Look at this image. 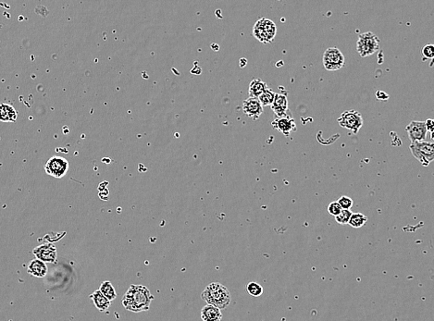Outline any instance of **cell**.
I'll return each instance as SVG.
<instances>
[{"instance_id":"obj_6","label":"cell","mask_w":434,"mask_h":321,"mask_svg":"<svg viewBox=\"0 0 434 321\" xmlns=\"http://www.w3.org/2000/svg\"><path fill=\"white\" fill-rule=\"evenodd\" d=\"M338 123L352 133L357 134L363 126L362 115L357 110H346L339 117Z\"/></svg>"},{"instance_id":"obj_3","label":"cell","mask_w":434,"mask_h":321,"mask_svg":"<svg viewBox=\"0 0 434 321\" xmlns=\"http://www.w3.org/2000/svg\"><path fill=\"white\" fill-rule=\"evenodd\" d=\"M277 33V26L273 21L261 18L257 21L253 27V35L260 43L264 44H270Z\"/></svg>"},{"instance_id":"obj_9","label":"cell","mask_w":434,"mask_h":321,"mask_svg":"<svg viewBox=\"0 0 434 321\" xmlns=\"http://www.w3.org/2000/svg\"><path fill=\"white\" fill-rule=\"evenodd\" d=\"M407 135L411 143L414 142H424L427 137V126L425 121H411L406 127Z\"/></svg>"},{"instance_id":"obj_26","label":"cell","mask_w":434,"mask_h":321,"mask_svg":"<svg viewBox=\"0 0 434 321\" xmlns=\"http://www.w3.org/2000/svg\"><path fill=\"white\" fill-rule=\"evenodd\" d=\"M338 203L340 204L343 209H348L351 210V207H353V199L350 198L349 196H343L338 199Z\"/></svg>"},{"instance_id":"obj_29","label":"cell","mask_w":434,"mask_h":321,"mask_svg":"<svg viewBox=\"0 0 434 321\" xmlns=\"http://www.w3.org/2000/svg\"><path fill=\"white\" fill-rule=\"evenodd\" d=\"M430 139H431V141H432V143H434V131L433 132H431V133H430Z\"/></svg>"},{"instance_id":"obj_21","label":"cell","mask_w":434,"mask_h":321,"mask_svg":"<svg viewBox=\"0 0 434 321\" xmlns=\"http://www.w3.org/2000/svg\"><path fill=\"white\" fill-rule=\"evenodd\" d=\"M275 97H276V93L269 88L259 97V99L263 107H267V106H271L273 104Z\"/></svg>"},{"instance_id":"obj_25","label":"cell","mask_w":434,"mask_h":321,"mask_svg":"<svg viewBox=\"0 0 434 321\" xmlns=\"http://www.w3.org/2000/svg\"><path fill=\"white\" fill-rule=\"evenodd\" d=\"M421 53L423 55L424 60H434V44L424 45Z\"/></svg>"},{"instance_id":"obj_8","label":"cell","mask_w":434,"mask_h":321,"mask_svg":"<svg viewBox=\"0 0 434 321\" xmlns=\"http://www.w3.org/2000/svg\"><path fill=\"white\" fill-rule=\"evenodd\" d=\"M44 170L50 176L57 179H61L69 170V162L66 158L55 156L50 158V160L46 162Z\"/></svg>"},{"instance_id":"obj_12","label":"cell","mask_w":434,"mask_h":321,"mask_svg":"<svg viewBox=\"0 0 434 321\" xmlns=\"http://www.w3.org/2000/svg\"><path fill=\"white\" fill-rule=\"evenodd\" d=\"M33 253L37 259L44 263H55L57 260V249L53 244L39 245L33 249Z\"/></svg>"},{"instance_id":"obj_7","label":"cell","mask_w":434,"mask_h":321,"mask_svg":"<svg viewBox=\"0 0 434 321\" xmlns=\"http://www.w3.org/2000/svg\"><path fill=\"white\" fill-rule=\"evenodd\" d=\"M345 56L340 49L330 48L325 50L323 54V65L327 71H338L345 67Z\"/></svg>"},{"instance_id":"obj_24","label":"cell","mask_w":434,"mask_h":321,"mask_svg":"<svg viewBox=\"0 0 434 321\" xmlns=\"http://www.w3.org/2000/svg\"><path fill=\"white\" fill-rule=\"evenodd\" d=\"M342 210H343V208H342L338 201L331 202V203L329 204L328 207H327L328 213L330 214V216H332L334 218L337 217L342 212Z\"/></svg>"},{"instance_id":"obj_14","label":"cell","mask_w":434,"mask_h":321,"mask_svg":"<svg viewBox=\"0 0 434 321\" xmlns=\"http://www.w3.org/2000/svg\"><path fill=\"white\" fill-rule=\"evenodd\" d=\"M201 318L203 321H221L222 314L220 308L214 305H207L201 310Z\"/></svg>"},{"instance_id":"obj_13","label":"cell","mask_w":434,"mask_h":321,"mask_svg":"<svg viewBox=\"0 0 434 321\" xmlns=\"http://www.w3.org/2000/svg\"><path fill=\"white\" fill-rule=\"evenodd\" d=\"M271 109L274 112L275 117H287L289 116V107H288V99L287 96L283 93L276 94L274 102L270 106Z\"/></svg>"},{"instance_id":"obj_2","label":"cell","mask_w":434,"mask_h":321,"mask_svg":"<svg viewBox=\"0 0 434 321\" xmlns=\"http://www.w3.org/2000/svg\"><path fill=\"white\" fill-rule=\"evenodd\" d=\"M202 299L208 304L225 309L231 301V293L221 283H212L208 285L201 294Z\"/></svg>"},{"instance_id":"obj_4","label":"cell","mask_w":434,"mask_h":321,"mask_svg":"<svg viewBox=\"0 0 434 321\" xmlns=\"http://www.w3.org/2000/svg\"><path fill=\"white\" fill-rule=\"evenodd\" d=\"M410 151L414 158L424 167H428L434 161V143L432 142H414L410 145Z\"/></svg>"},{"instance_id":"obj_19","label":"cell","mask_w":434,"mask_h":321,"mask_svg":"<svg viewBox=\"0 0 434 321\" xmlns=\"http://www.w3.org/2000/svg\"><path fill=\"white\" fill-rule=\"evenodd\" d=\"M368 222V217L365 216L362 213H353L351 218L349 220V225L352 228L359 229L362 228L364 225Z\"/></svg>"},{"instance_id":"obj_10","label":"cell","mask_w":434,"mask_h":321,"mask_svg":"<svg viewBox=\"0 0 434 321\" xmlns=\"http://www.w3.org/2000/svg\"><path fill=\"white\" fill-rule=\"evenodd\" d=\"M243 112L250 118L251 120H259V117L263 113V106L259 101V98H248L242 105Z\"/></svg>"},{"instance_id":"obj_20","label":"cell","mask_w":434,"mask_h":321,"mask_svg":"<svg viewBox=\"0 0 434 321\" xmlns=\"http://www.w3.org/2000/svg\"><path fill=\"white\" fill-rule=\"evenodd\" d=\"M99 290L101 291V293L104 294L105 296L110 300V302H112L113 300L116 299L117 294H116L115 289L113 287V285L111 284L109 281L103 282L102 284L100 285Z\"/></svg>"},{"instance_id":"obj_22","label":"cell","mask_w":434,"mask_h":321,"mask_svg":"<svg viewBox=\"0 0 434 321\" xmlns=\"http://www.w3.org/2000/svg\"><path fill=\"white\" fill-rule=\"evenodd\" d=\"M247 292L253 297H259L263 294V288L259 283L252 282L247 285Z\"/></svg>"},{"instance_id":"obj_28","label":"cell","mask_w":434,"mask_h":321,"mask_svg":"<svg viewBox=\"0 0 434 321\" xmlns=\"http://www.w3.org/2000/svg\"><path fill=\"white\" fill-rule=\"evenodd\" d=\"M425 122H426V126H427V130H428V131H429L430 133H431V132H433L434 119H427V120H426Z\"/></svg>"},{"instance_id":"obj_17","label":"cell","mask_w":434,"mask_h":321,"mask_svg":"<svg viewBox=\"0 0 434 321\" xmlns=\"http://www.w3.org/2000/svg\"><path fill=\"white\" fill-rule=\"evenodd\" d=\"M90 298L93 300L94 306L100 312H105V311L108 310L110 306V304H111L110 300L108 299L104 294L101 293L100 290H97L93 294H91Z\"/></svg>"},{"instance_id":"obj_18","label":"cell","mask_w":434,"mask_h":321,"mask_svg":"<svg viewBox=\"0 0 434 321\" xmlns=\"http://www.w3.org/2000/svg\"><path fill=\"white\" fill-rule=\"evenodd\" d=\"M0 114H1L0 120L2 122H15L18 119V112L16 109L9 104H1Z\"/></svg>"},{"instance_id":"obj_16","label":"cell","mask_w":434,"mask_h":321,"mask_svg":"<svg viewBox=\"0 0 434 321\" xmlns=\"http://www.w3.org/2000/svg\"><path fill=\"white\" fill-rule=\"evenodd\" d=\"M268 89L269 87L266 82H263L259 78H255L249 84V89H248L249 98H259Z\"/></svg>"},{"instance_id":"obj_15","label":"cell","mask_w":434,"mask_h":321,"mask_svg":"<svg viewBox=\"0 0 434 321\" xmlns=\"http://www.w3.org/2000/svg\"><path fill=\"white\" fill-rule=\"evenodd\" d=\"M27 271L34 277L43 278L47 273V267L44 261L36 258L29 263Z\"/></svg>"},{"instance_id":"obj_11","label":"cell","mask_w":434,"mask_h":321,"mask_svg":"<svg viewBox=\"0 0 434 321\" xmlns=\"http://www.w3.org/2000/svg\"><path fill=\"white\" fill-rule=\"evenodd\" d=\"M271 125L273 129L280 131L285 136H289L293 131H297V129L296 121L292 118L291 115L282 118L275 117Z\"/></svg>"},{"instance_id":"obj_1","label":"cell","mask_w":434,"mask_h":321,"mask_svg":"<svg viewBox=\"0 0 434 321\" xmlns=\"http://www.w3.org/2000/svg\"><path fill=\"white\" fill-rule=\"evenodd\" d=\"M153 299V295L146 286L132 285L123 295L122 305L127 310L138 313L149 310Z\"/></svg>"},{"instance_id":"obj_23","label":"cell","mask_w":434,"mask_h":321,"mask_svg":"<svg viewBox=\"0 0 434 321\" xmlns=\"http://www.w3.org/2000/svg\"><path fill=\"white\" fill-rule=\"evenodd\" d=\"M353 212L348 209H343L342 212L335 217L336 222L340 225H347L349 223Z\"/></svg>"},{"instance_id":"obj_27","label":"cell","mask_w":434,"mask_h":321,"mask_svg":"<svg viewBox=\"0 0 434 321\" xmlns=\"http://www.w3.org/2000/svg\"><path fill=\"white\" fill-rule=\"evenodd\" d=\"M389 98H390V96L387 93L383 92V91H377L376 92V98L379 99V100L385 101V100H388Z\"/></svg>"},{"instance_id":"obj_5","label":"cell","mask_w":434,"mask_h":321,"mask_svg":"<svg viewBox=\"0 0 434 321\" xmlns=\"http://www.w3.org/2000/svg\"><path fill=\"white\" fill-rule=\"evenodd\" d=\"M379 37L371 32L359 34L357 42V50L358 54L363 58L375 54L379 49Z\"/></svg>"}]
</instances>
